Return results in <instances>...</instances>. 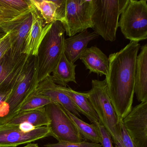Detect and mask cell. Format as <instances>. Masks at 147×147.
I'll list each match as a JSON object with an SVG mask.
<instances>
[{
	"label": "cell",
	"mask_w": 147,
	"mask_h": 147,
	"mask_svg": "<svg viewBox=\"0 0 147 147\" xmlns=\"http://www.w3.org/2000/svg\"><path fill=\"white\" fill-rule=\"evenodd\" d=\"M114 144L115 147H136L123 124L120 139Z\"/></svg>",
	"instance_id": "cell-26"
},
{
	"label": "cell",
	"mask_w": 147,
	"mask_h": 147,
	"mask_svg": "<svg viewBox=\"0 0 147 147\" xmlns=\"http://www.w3.org/2000/svg\"><path fill=\"white\" fill-rule=\"evenodd\" d=\"M35 91L31 94L22 104L18 113L22 112L40 109L53 103L49 98L37 94Z\"/></svg>",
	"instance_id": "cell-24"
},
{
	"label": "cell",
	"mask_w": 147,
	"mask_h": 147,
	"mask_svg": "<svg viewBox=\"0 0 147 147\" xmlns=\"http://www.w3.org/2000/svg\"><path fill=\"white\" fill-rule=\"evenodd\" d=\"M30 0H0V24L11 21L30 9Z\"/></svg>",
	"instance_id": "cell-21"
},
{
	"label": "cell",
	"mask_w": 147,
	"mask_h": 147,
	"mask_svg": "<svg viewBox=\"0 0 147 147\" xmlns=\"http://www.w3.org/2000/svg\"><path fill=\"white\" fill-rule=\"evenodd\" d=\"M136 147H147V101L132 107L122 121Z\"/></svg>",
	"instance_id": "cell-11"
},
{
	"label": "cell",
	"mask_w": 147,
	"mask_h": 147,
	"mask_svg": "<svg viewBox=\"0 0 147 147\" xmlns=\"http://www.w3.org/2000/svg\"><path fill=\"white\" fill-rule=\"evenodd\" d=\"M22 147H39L37 144H32V143L28 144L27 145Z\"/></svg>",
	"instance_id": "cell-30"
},
{
	"label": "cell",
	"mask_w": 147,
	"mask_h": 147,
	"mask_svg": "<svg viewBox=\"0 0 147 147\" xmlns=\"http://www.w3.org/2000/svg\"><path fill=\"white\" fill-rule=\"evenodd\" d=\"M38 84L36 57L30 56L17 76L11 93L0 107V125L18 113L22 104L36 91Z\"/></svg>",
	"instance_id": "cell-2"
},
{
	"label": "cell",
	"mask_w": 147,
	"mask_h": 147,
	"mask_svg": "<svg viewBox=\"0 0 147 147\" xmlns=\"http://www.w3.org/2000/svg\"><path fill=\"white\" fill-rule=\"evenodd\" d=\"M76 64L69 62L67 59L64 52L52 72L53 82L57 85L66 87L69 82L77 83L76 79Z\"/></svg>",
	"instance_id": "cell-20"
},
{
	"label": "cell",
	"mask_w": 147,
	"mask_h": 147,
	"mask_svg": "<svg viewBox=\"0 0 147 147\" xmlns=\"http://www.w3.org/2000/svg\"><path fill=\"white\" fill-rule=\"evenodd\" d=\"M48 136H51V134L48 126L25 131L20 125H0V147H16Z\"/></svg>",
	"instance_id": "cell-10"
},
{
	"label": "cell",
	"mask_w": 147,
	"mask_h": 147,
	"mask_svg": "<svg viewBox=\"0 0 147 147\" xmlns=\"http://www.w3.org/2000/svg\"><path fill=\"white\" fill-rule=\"evenodd\" d=\"M140 48L138 42L132 41L108 57L109 68L105 80L112 105L120 121L132 108L136 63Z\"/></svg>",
	"instance_id": "cell-1"
},
{
	"label": "cell",
	"mask_w": 147,
	"mask_h": 147,
	"mask_svg": "<svg viewBox=\"0 0 147 147\" xmlns=\"http://www.w3.org/2000/svg\"><path fill=\"white\" fill-rule=\"evenodd\" d=\"M32 23V15L30 7V10L16 18L0 24V29L3 32L9 33L11 48L8 53L14 61L18 60L23 55L26 40Z\"/></svg>",
	"instance_id": "cell-9"
},
{
	"label": "cell",
	"mask_w": 147,
	"mask_h": 147,
	"mask_svg": "<svg viewBox=\"0 0 147 147\" xmlns=\"http://www.w3.org/2000/svg\"><path fill=\"white\" fill-rule=\"evenodd\" d=\"M88 98L98 115L100 124L104 126L114 143L119 141L122 131L120 121L112 105L105 80H93L92 88L86 92Z\"/></svg>",
	"instance_id": "cell-4"
},
{
	"label": "cell",
	"mask_w": 147,
	"mask_h": 147,
	"mask_svg": "<svg viewBox=\"0 0 147 147\" xmlns=\"http://www.w3.org/2000/svg\"><path fill=\"white\" fill-rule=\"evenodd\" d=\"M98 35L96 32L86 30L64 40L63 52L67 60L75 63L80 59L87 49L89 42L96 39Z\"/></svg>",
	"instance_id": "cell-14"
},
{
	"label": "cell",
	"mask_w": 147,
	"mask_h": 147,
	"mask_svg": "<svg viewBox=\"0 0 147 147\" xmlns=\"http://www.w3.org/2000/svg\"><path fill=\"white\" fill-rule=\"evenodd\" d=\"M6 34L4 33H2V32H0V38H1L2 37L4 36H5Z\"/></svg>",
	"instance_id": "cell-31"
},
{
	"label": "cell",
	"mask_w": 147,
	"mask_h": 147,
	"mask_svg": "<svg viewBox=\"0 0 147 147\" xmlns=\"http://www.w3.org/2000/svg\"><path fill=\"white\" fill-rule=\"evenodd\" d=\"M5 36H4L2 37L1 38H0V43H1V41H2V40H3V39H4V38H5Z\"/></svg>",
	"instance_id": "cell-32"
},
{
	"label": "cell",
	"mask_w": 147,
	"mask_h": 147,
	"mask_svg": "<svg viewBox=\"0 0 147 147\" xmlns=\"http://www.w3.org/2000/svg\"><path fill=\"white\" fill-rule=\"evenodd\" d=\"M13 87H3L0 88V107L7 100L12 92Z\"/></svg>",
	"instance_id": "cell-29"
},
{
	"label": "cell",
	"mask_w": 147,
	"mask_h": 147,
	"mask_svg": "<svg viewBox=\"0 0 147 147\" xmlns=\"http://www.w3.org/2000/svg\"></svg>",
	"instance_id": "cell-34"
},
{
	"label": "cell",
	"mask_w": 147,
	"mask_h": 147,
	"mask_svg": "<svg viewBox=\"0 0 147 147\" xmlns=\"http://www.w3.org/2000/svg\"><path fill=\"white\" fill-rule=\"evenodd\" d=\"M64 109L75 124L83 139L91 141L92 143L101 144V135L97 123L89 124L82 121L67 110L64 108Z\"/></svg>",
	"instance_id": "cell-22"
},
{
	"label": "cell",
	"mask_w": 147,
	"mask_h": 147,
	"mask_svg": "<svg viewBox=\"0 0 147 147\" xmlns=\"http://www.w3.org/2000/svg\"><path fill=\"white\" fill-rule=\"evenodd\" d=\"M80 59L90 73L100 76L106 75L109 68V58L98 48L95 46L87 48Z\"/></svg>",
	"instance_id": "cell-17"
},
{
	"label": "cell",
	"mask_w": 147,
	"mask_h": 147,
	"mask_svg": "<svg viewBox=\"0 0 147 147\" xmlns=\"http://www.w3.org/2000/svg\"><path fill=\"white\" fill-rule=\"evenodd\" d=\"M127 0H92V29L106 41L117 39L119 17Z\"/></svg>",
	"instance_id": "cell-5"
},
{
	"label": "cell",
	"mask_w": 147,
	"mask_h": 147,
	"mask_svg": "<svg viewBox=\"0 0 147 147\" xmlns=\"http://www.w3.org/2000/svg\"><path fill=\"white\" fill-rule=\"evenodd\" d=\"M46 147H102L101 144L82 141L80 142H58L56 143H49L45 145Z\"/></svg>",
	"instance_id": "cell-25"
},
{
	"label": "cell",
	"mask_w": 147,
	"mask_h": 147,
	"mask_svg": "<svg viewBox=\"0 0 147 147\" xmlns=\"http://www.w3.org/2000/svg\"><path fill=\"white\" fill-rule=\"evenodd\" d=\"M36 93L49 98L53 103L61 106L76 116L80 117V114L77 107L72 100L65 94L53 82L51 75L49 76L38 83Z\"/></svg>",
	"instance_id": "cell-13"
},
{
	"label": "cell",
	"mask_w": 147,
	"mask_h": 147,
	"mask_svg": "<svg viewBox=\"0 0 147 147\" xmlns=\"http://www.w3.org/2000/svg\"><path fill=\"white\" fill-rule=\"evenodd\" d=\"M28 57L23 54L14 61L7 52L0 60V88L13 87L17 76Z\"/></svg>",
	"instance_id": "cell-15"
},
{
	"label": "cell",
	"mask_w": 147,
	"mask_h": 147,
	"mask_svg": "<svg viewBox=\"0 0 147 147\" xmlns=\"http://www.w3.org/2000/svg\"><path fill=\"white\" fill-rule=\"evenodd\" d=\"M137 55L135 74V94L139 102L147 101V45L140 48Z\"/></svg>",
	"instance_id": "cell-16"
},
{
	"label": "cell",
	"mask_w": 147,
	"mask_h": 147,
	"mask_svg": "<svg viewBox=\"0 0 147 147\" xmlns=\"http://www.w3.org/2000/svg\"><path fill=\"white\" fill-rule=\"evenodd\" d=\"M98 127L100 131L101 137V143L100 144L103 147H113V140L111 135L106 129L103 125L99 123H97Z\"/></svg>",
	"instance_id": "cell-27"
},
{
	"label": "cell",
	"mask_w": 147,
	"mask_h": 147,
	"mask_svg": "<svg viewBox=\"0 0 147 147\" xmlns=\"http://www.w3.org/2000/svg\"><path fill=\"white\" fill-rule=\"evenodd\" d=\"M65 31L61 22L52 23L40 45L36 57L38 83L51 74L63 52Z\"/></svg>",
	"instance_id": "cell-3"
},
{
	"label": "cell",
	"mask_w": 147,
	"mask_h": 147,
	"mask_svg": "<svg viewBox=\"0 0 147 147\" xmlns=\"http://www.w3.org/2000/svg\"><path fill=\"white\" fill-rule=\"evenodd\" d=\"M45 107L49 120L48 126L50 129L51 136L58 142H82L83 138L77 127L61 106L52 103Z\"/></svg>",
	"instance_id": "cell-8"
},
{
	"label": "cell",
	"mask_w": 147,
	"mask_h": 147,
	"mask_svg": "<svg viewBox=\"0 0 147 147\" xmlns=\"http://www.w3.org/2000/svg\"><path fill=\"white\" fill-rule=\"evenodd\" d=\"M119 27L130 42L147 39V0H127L120 14Z\"/></svg>",
	"instance_id": "cell-6"
},
{
	"label": "cell",
	"mask_w": 147,
	"mask_h": 147,
	"mask_svg": "<svg viewBox=\"0 0 147 147\" xmlns=\"http://www.w3.org/2000/svg\"><path fill=\"white\" fill-rule=\"evenodd\" d=\"M92 0H66L63 18L61 21L66 35L73 36L93 27Z\"/></svg>",
	"instance_id": "cell-7"
},
{
	"label": "cell",
	"mask_w": 147,
	"mask_h": 147,
	"mask_svg": "<svg viewBox=\"0 0 147 147\" xmlns=\"http://www.w3.org/2000/svg\"><path fill=\"white\" fill-rule=\"evenodd\" d=\"M11 48L9 33H7L4 39L0 43V60L10 50Z\"/></svg>",
	"instance_id": "cell-28"
},
{
	"label": "cell",
	"mask_w": 147,
	"mask_h": 147,
	"mask_svg": "<svg viewBox=\"0 0 147 147\" xmlns=\"http://www.w3.org/2000/svg\"><path fill=\"white\" fill-rule=\"evenodd\" d=\"M23 123L30 125L34 128L48 126L49 120L45 107L40 109L19 113L4 124L20 125Z\"/></svg>",
	"instance_id": "cell-18"
},
{
	"label": "cell",
	"mask_w": 147,
	"mask_h": 147,
	"mask_svg": "<svg viewBox=\"0 0 147 147\" xmlns=\"http://www.w3.org/2000/svg\"><path fill=\"white\" fill-rule=\"evenodd\" d=\"M30 1L39 12L46 24L57 21V6L55 1L30 0Z\"/></svg>",
	"instance_id": "cell-23"
},
{
	"label": "cell",
	"mask_w": 147,
	"mask_h": 147,
	"mask_svg": "<svg viewBox=\"0 0 147 147\" xmlns=\"http://www.w3.org/2000/svg\"><path fill=\"white\" fill-rule=\"evenodd\" d=\"M0 32H2V33H4V32H3L2 31V30H1V29H0Z\"/></svg>",
	"instance_id": "cell-33"
},
{
	"label": "cell",
	"mask_w": 147,
	"mask_h": 147,
	"mask_svg": "<svg viewBox=\"0 0 147 147\" xmlns=\"http://www.w3.org/2000/svg\"><path fill=\"white\" fill-rule=\"evenodd\" d=\"M58 87L70 98L78 108L80 113L86 116L91 123H99L98 115L92 107L86 92H79L70 88L59 85Z\"/></svg>",
	"instance_id": "cell-19"
},
{
	"label": "cell",
	"mask_w": 147,
	"mask_h": 147,
	"mask_svg": "<svg viewBox=\"0 0 147 147\" xmlns=\"http://www.w3.org/2000/svg\"><path fill=\"white\" fill-rule=\"evenodd\" d=\"M31 12L32 23L22 54L28 57H36L40 45L50 29L52 23L46 24L39 12L32 4Z\"/></svg>",
	"instance_id": "cell-12"
}]
</instances>
